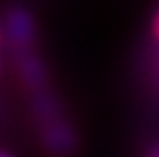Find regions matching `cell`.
<instances>
[{
  "instance_id": "1",
  "label": "cell",
  "mask_w": 159,
  "mask_h": 157,
  "mask_svg": "<svg viewBox=\"0 0 159 157\" xmlns=\"http://www.w3.org/2000/svg\"><path fill=\"white\" fill-rule=\"evenodd\" d=\"M7 30H9V38L15 47H28L32 43V19L28 13H11V17L7 21Z\"/></svg>"
},
{
  "instance_id": "2",
  "label": "cell",
  "mask_w": 159,
  "mask_h": 157,
  "mask_svg": "<svg viewBox=\"0 0 159 157\" xmlns=\"http://www.w3.org/2000/svg\"><path fill=\"white\" fill-rule=\"evenodd\" d=\"M155 32H157V36H159V15H157V21H155Z\"/></svg>"
},
{
  "instance_id": "3",
  "label": "cell",
  "mask_w": 159,
  "mask_h": 157,
  "mask_svg": "<svg viewBox=\"0 0 159 157\" xmlns=\"http://www.w3.org/2000/svg\"><path fill=\"white\" fill-rule=\"evenodd\" d=\"M0 157H9V155H7V153H0Z\"/></svg>"
},
{
  "instance_id": "4",
  "label": "cell",
  "mask_w": 159,
  "mask_h": 157,
  "mask_svg": "<svg viewBox=\"0 0 159 157\" xmlns=\"http://www.w3.org/2000/svg\"><path fill=\"white\" fill-rule=\"evenodd\" d=\"M153 157H159V151H157V153H155V155H153Z\"/></svg>"
}]
</instances>
